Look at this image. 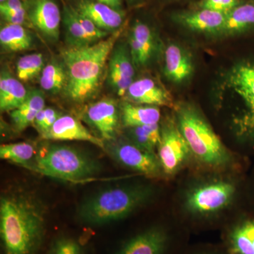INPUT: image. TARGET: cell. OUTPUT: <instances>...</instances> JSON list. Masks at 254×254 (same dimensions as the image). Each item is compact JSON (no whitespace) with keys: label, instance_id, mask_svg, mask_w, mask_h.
<instances>
[{"label":"cell","instance_id":"6da1fadb","mask_svg":"<svg viewBox=\"0 0 254 254\" xmlns=\"http://www.w3.org/2000/svg\"><path fill=\"white\" fill-rule=\"evenodd\" d=\"M48 210L36 192L24 187L0 198V237L4 254H37L46 234Z\"/></svg>","mask_w":254,"mask_h":254},{"label":"cell","instance_id":"5b68a950","mask_svg":"<svg viewBox=\"0 0 254 254\" xmlns=\"http://www.w3.org/2000/svg\"><path fill=\"white\" fill-rule=\"evenodd\" d=\"M24 168L52 178L78 182L98 175L101 165L98 160L77 148L51 144L41 148Z\"/></svg>","mask_w":254,"mask_h":254},{"label":"cell","instance_id":"4dcf8cb0","mask_svg":"<svg viewBox=\"0 0 254 254\" xmlns=\"http://www.w3.org/2000/svg\"><path fill=\"white\" fill-rule=\"evenodd\" d=\"M48 254H84L81 244L68 237H60L53 242Z\"/></svg>","mask_w":254,"mask_h":254},{"label":"cell","instance_id":"2e32d148","mask_svg":"<svg viewBox=\"0 0 254 254\" xmlns=\"http://www.w3.org/2000/svg\"><path fill=\"white\" fill-rule=\"evenodd\" d=\"M125 96L129 103L138 105L170 106L173 102L169 92L149 78L133 81Z\"/></svg>","mask_w":254,"mask_h":254},{"label":"cell","instance_id":"d590c367","mask_svg":"<svg viewBox=\"0 0 254 254\" xmlns=\"http://www.w3.org/2000/svg\"><path fill=\"white\" fill-rule=\"evenodd\" d=\"M25 7L26 6L23 0H7L3 4H0V14L19 11Z\"/></svg>","mask_w":254,"mask_h":254},{"label":"cell","instance_id":"30bf717a","mask_svg":"<svg viewBox=\"0 0 254 254\" xmlns=\"http://www.w3.org/2000/svg\"><path fill=\"white\" fill-rule=\"evenodd\" d=\"M30 21L43 36L57 41L63 14L54 0H24Z\"/></svg>","mask_w":254,"mask_h":254},{"label":"cell","instance_id":"277c9868","mask_svg":"<svg viewBox=\"0 0 254 254\" xmlns=\"http://www.w3.org/2000/svg\"><path fill=\"white\" fill-rule=\"evenodd\" d=\"M220 95L235 103L231 127L237 139L254 153V61L237 63L224 77Z\"/></svg>","mask_w":254,"mask_h":254},{"label":"cell","instance_id":"74e56055","mask_svg":"<svg viewBox=\"0 0 254 254\" xmlns=\"http://www.w3.org/2000/svg\"><path fill=\"white\" fill-rule=\"evenodd\" d=\"M7 1V0H0V4H3L5 1Z\"/></svg>","mask_w":254,"mask_h":254},{"label":"cell","instance_id":"d6a6232c","mask_svg":"<svg viewBox=\"0 0 254 254\" xmlns=\"http://www.w3.org/2000/svg\"><path fill=\"white\" fill-rule=\"evenodd\" d=\"M241 4V0H202L199 6L200 9L213 10L227 14Z\"/></svg>","mask_w":254,"mask_h":254},{"label":"cell","instance_id":"4316f807","mask_svg":"<svg viewBox=\"0 0 254 254\" xmlns=\"http://www.w3.org/2000/svg\"><path fill=\"white\" fill-rule=\"evenodd\" d=\"M63 21L68 47L81 48L93 44L75 16L71 4H64Z\"/></svg>","mask_w":254,"mask_h":254},{"label":"cell","instance_id":"e575fe53","mask_svg":"<svg viewBox=\"0 0 254 254\" xmlns=\"http://www.w3.org/2000/svg\"><path fill=\"white\" fill-rule=\"evenodd\" d=\"M61 114L56 110L51 108H45L44 109V123H43V129L41 135L49 131L50 128L53 126L55 122L61 116Z\"/></svg>","mask_w":254,"mask_h":254},{"label":"cell","instance_id":"83f0119b","mask_svg":"<svg viewBox=\"0 0 254 254\" xmlns=\"http://www.w3.org/2000/svg\"><path fill=\"white\" fill-rule=\"evenodd\" d=\"M67 73L64 64L53 61L44 66L40 78V85L44 91L53 94L64 90Z\"/></svg>","mask_w":254,"mask_h":254},{"label":"cell","instance_id":"44dd1931","mask_svg":"<svg viewBox=\"0 0 254 254\" xmlns=\"http://www.w3.org/2000/svg\"><path fill=\"white\" fill-rule=\"evenodd\" d=\"M231 254H254V214L241 218L229 235Z\"/></svg>","mask_w":254,"mask_h":254},{"label":"cell","instance_id":"8d00e7d4","mask_svg":"<svg viewBox=\"0 0 254 254\" xmlns=\"http://www.w3.org/2000/svg\"><path fill=\"white\" fill-rule=\"evenodd\" d=\"M113 8L115 9L122 10V0H95Z\"/></svg>","mask_w":254,"mask_h":254},{"label":"cell","instance_id":"7a4b0ae2","mask_svg":"<svg viewBox=\"0 0 254 254\" xmlns=\"http://www.w3.org/2000/svg\"><path fill=\"white\" fill-rule=\"evenodd\" d=\"M123 28L99 42L81 48H70L62 52L67 83L64 91L68 98L77 103L91 99L99 88L105 64L113 53Z\"/></svg>","mask_w":254,"mask_h":254},{"label":"cell","instance_id":"9c48e42d","mask_svg":"<svg viewBox=\"0 0 254 254\" xmlns=\"http://www.w3.org/2000/svg\"><path fill=\"white\" fill-rule=\"evenodd\" d=\"M190 150L177 125L169 123L161 130L158 157L163 174L172 176L180 170L190 156Z\"/></svg>","mask_w":254,"mask_h":254},{"label":"cell","instance_id":"ac0fdd59","mask_svg":"<svg viewBox=\"0 0 254 254\" xmlns=\"http://www.w3.org/2000/svg\"><path fill=\"white\" fill-rule=\"evenodd\" d=\"M226 14L213 10L200 9L177 16V21L193 31L216 33L221 32Z\"/></svg>","mask_w":254,"mask_h":254},{"label":"cell","instance_id":"1f68e13d","mask_svg":"<svg viewBox=\"0 0 254 254\" xmlns=\"http://www.w3.org/2000/svg\"><path fill=\"white\" fill-rule=\"evenodd\" d=\"M71 6H72L75 16H76L79 23H81L82 28L86 32L87 36L89 37L93 43L102 41V40H103V38H106L108 36V34H109L108 32L100 29L91 19L87 18L86 16L81 14V13L78 12L77 10L73 7L72 4H71Z\"/></svg>","mask_w":254,"mask_h":254},{"label":"cell","instance_id":"8992f818","mask_svg":"<svg viewBox=\"0 0 254 254\" xmlns=\"http://www.w3.org/2000/svg\"><path fill=\"white\" fill-rule=\"evenodd\" d=\"M177 126L200 163L222 168L232 161L228 150L204 118L194 108L183 106L177 111Z\"/></svg>","mask_w":254,"mask_h":254},{"label":"cell","instance_id":"52a82bcc","mask_svg":"<svg viewBox=\"0 0 254 254\" xmlns=\"http://www.w3.org/2000/svg\"><path fill=\"white\" fill-rule=\"evenodd\" d=\"M238 189L234 182L218 180L193 188L187 193L185 207L195 215H210L228 206L236 196Z\"/></svg>","mask_w":254,"mask_h":254},{"label":"cell","instance_id":"cb8c5ba5","mask_svg":"<svg viewBox=\"0 0 254 254\" xmlns=\"http://www.w3.org/2000/svg\"><path fill=\"white\" fill-rule=\"evenodd\" d=\"M0 43L6 51H24L33 46V38L27 28L6 23L0 30Z\"/></svg>","mask_w":254,"mask_h":254},{"label":"cell","instance_id":"603a6c76","mask_svg":"<svg viewBox=\"0 0 254 254\" xmlns=\"http://www.w3.org/2000/svg\"><path fill=\"white\" fill-rule=\"evenodd\" d=\"M121 120L124 126L141 127L158 124L160 110L158 107L152 105H135L127 102L121 107Z\"/></svg>","mask_w":254,"mask_h":254},{"label":"cell","instance_id":"836d02e7","mask_svg":"<svg viewBox=\"0 0 254 254\" xmlns=\"http://www.w3.org/2000/svg\"><path fill=\"white\" fill-rule=\"evenodd\" d=\"M1 16L6 23L20 25V26H25L26 28L33 27L30 21L29 18H28L26 7L19 10V11H13V12L1 13Z\"/></svg>","mask_w":254,"mask_h":254},{"label":"cell","instance_id":"8fae6325","mask_svg":"<svg viewBox=\"0 0 254 254\" xmlns=\"http://www.w3.org/2000/svg\"><path fill=\"white\" fill-rule=\"evenodd\" d=\"M84 118L100 133L103 141L116 138L121 113L115 100L104 98L92 103L85 111Z\"/></svg>","mask_w":254,"mask_h":254},{"label":"cell","instance_id":"d6986e66","mask_svg":"<svg viewBox=\"0 0 254 254\" xmlns=\"http://www.w3.org/2000/svg\"><path fill=\"white\" fill-rule=\"evenodd\" d=\"M164 71L170 81L175 83L185 81L193 71V63L190 55L181 47L170 45L165 50Z\"/></svg>","mask_w":254,"mask_h":254},{"label":"cell","instance_id":"9a60e30c","mask_svg":"<svg viewBox=\"0 0 254 254\" xmlns=\"http://www.w3.org/2000/svg\"><path fill=\"white\" fill-rule=\"evenodd\" d=\"M135 71L131 55L126 48H114L110 60L108 80L110 86L120 96H125L133 83Z\"/></svg>","mask_w":254,"mask_h":254},{"label":"cell","instance_id":"7402d4cb","mask_svg":"<svg viewBox=\"0 0 254 254\" xmlns=\"http://www.w3.org/2000/svg\"><path fill=\"white\" fill-rule=\"evenodd\" d=\"M46 108L43 92L33 90L28 91L27 98L19 108L10 113L11 121L18 131H22L34 123L37 115Z\"/></svg>","mask_w":254,"mask_h":254},{"label":"cell","instance_id":"3957f363","mask_svg":"<svg viewBox=\"0 0 254 254\" xmlns=\"http://www.w3.org/2000/svg\"><path fill=\"white\" fill-rule=\"evenodd\" d=\"M155 193L151 185H115L101 189L78 205V219L87 225L101 226L120 221L148 203Z\"/></svg>","mask_w":254,"mask_h":254},{"label":"cell","instance_id":"7c38bea8","mask_svg":"<svg viewBox=\"0 0 254 254\" xmlns=\"http://www.w3.org/2000/svg\"><path fill=\"white\" fill-rule=\"evenodd\" d=\"M50 141H86L105 148V141L94 136L77 118L68 115H62L49 131L41 135Z\"/></svg>","mask_w":254,"mask_h":254},{"label":"cell","instance_id":"d4e9b609","mask_svg":"<svg viewBox=\"0 0 254 254\" xmlns=\"http://www.w3.org/2000/svg\"><path fill=\"white\" fill-rule=\"evenodd\" d=\"M254 27V4H241L226 14L221 32L228 34L242 33Z\"/></svg>","mask_w":254,"mask_h":254},{"label":"cell","instance_id":"5bb4252c","mask_svg":"<svg viewBox=\"0 0 254 254\" xmlns=\"http://www.w3.org/2000/svg\"><path fill=\"white\" fill-rule=\"evenodd\" d=\"M169 241L165 229L153 227L127 240L115 254H163Z\"/></svg>","mask_w":254,"mask_h":254},{"label":"cell","instance_id":"4fadbf2b","mask_svg":"<svg viewBox=\"0 0 254 254\" xmlns=\"http://www.w3.org/2000/svg\"><path fill=\"white\" fill-rule=\"evenodd\" d=\"M72 5L100 29L108 33L118 31L125 21V14L123 10L113 9L95 0H76Z\"/></svg>","mask_w":254,"mask_h":254},{"label":"cell","instance_id":"f35d334b","mask_svg":"<svg viewBox=\"0 0 254 254\" xmlns=\"http://www.w3.org/2000/svg\"><path fill=\"white\" fill-rule=\"evenodd\" d=\"M253 190H254V179H253Z\"/></svg>","mask_w":254,"mask_h":254},{"label":"cell","instance_id":"ab89813d","mask_svg":"<svg viewBox=\"0 0 254 254\" xmlns=\"http://www.w3.org/2000/svg\"><path fill=\"white\" fill-rule=\"evenodd\" d=\"M130 1H133V0H130Z\"/></svg>","mask_w":254,"mask_h":254},{"label":"cell","instance_id":"484cf974","mask_svg":"<svg viewBox=\"0 0 254 254\" xmlns=\"http://www.w3.org/2000/svg\"><path fill=\"white\" fill-rule=\"evenodd\" d=\"M128 140L141 149L155 153L161 141V130L158 124L127 128Z\"/></svg>","mask_w":254,"mask_h":254},{"label":"cell","instance_id":"f546056e","mask_svg":"<svg viewBox=\"0 0 254 254\" xmlns=\"http://www.w3.org/2000/svg\"><path fill=\"white\" fill-rule=\"evenodd\" d=\"M44 60L41 53H33L19 58L16 63L18 79L27 82L36 77L44 68Z\"/></svg>","mask_w":254,"mask_h":254},{"label":"cell","instance_id":"ffe728a7","mask_svg":"<svg viewBox=\"0 0 254 254\" xmlns=\"http://www.w3.org/2000/svg\"><path fill=\"white\" fill-rule=\"evenodd\" d=\"M28 92L21 81L9 71H1L0 76V110L9 112L17 109L27 98Z\"/></svg>","mask_w":254,"mask_h":254},{"label":"cell","instance_id":"ba28073f","mask_svg":"<svg viewBox=\"0 0 254 254\" xmlns=\"http://www.w3.org/2000/svg\"><path fill=\"white\" fill-rule=\"evenodd\" d=\"M104 150L116 163L128 170L150 177H158L163 173L158 155L138 148L128 139L105 141Z\"/></svg>","mask_w":254,"mask_h":254},{"label":"cell","instance_id":"f1b7e54d","mask_svg":"<svg viewBox=\"0 0 254 254\" xmlns=\"http://www.w3.org/2000/svg\"><path fill=\"white\" fill-rule=\"evenodd\" d=\"M34 145L27 142L8 143L0 147V158L26 167L36 155Z\"/></svg>","mask_w":254,"mask_h":254},{"label":"cell","instance_id":"e0dca14e","mask_svg":"<svg viewBox=\"0 0 254 254\" xmlns=\"http://www.w3.org/2000/svg\"><path fill=\"white\" fill-rule=\"evenodd\" d=\"M128 43L133 64L143 66L149 63L155 52V44L154 35L148 25L136 21L132 26Z\"/></svg>","mask_w":254,"mask_h":254}]
</instances>
